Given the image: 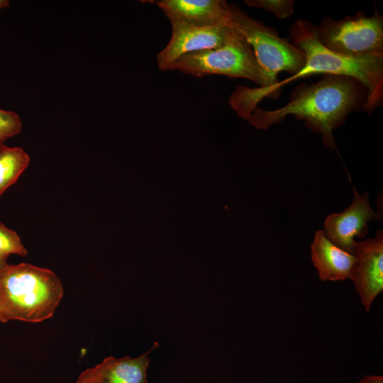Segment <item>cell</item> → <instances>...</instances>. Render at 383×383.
<instances>
[{
    "mask_svg": "<svg viewBox=\"0 0 383 383\" xmlns=\"http://www.w3.org/2000/svg\"><path fill=\"white\" fill-rule=\"evenodd\" d=\"M3 266H4V265H0V267H3Z\"/></svg>",
    "mask_w": 383,
    "mask_h": 383,
    "instance_id": "20",
    "label": "cell"
},
{
    "mask_svg": "<svg viewBox=\"0 0 383 383\" xmlns=\"http://www.w3.org/2000/svg\"><path fill=\"white\" fill-rule=\"evenodd\" d=\"M351 204L343 211L332 213L324 222L323 233L333 244L354 255L355 238H365L369 231L367 223L379 220L369 202V195L365 192L360 195L353 187Z\"/></svg>",
    "mask_w": 383,
    "mask_h": 383,
    "instance_id": "8",
    "label": "cell"
},
{
    "mask_svg": "<svg viewBox=\"0 0 383 383\" xmlns=\"http://www.w3.org/2000/svg\"><path fill=\"white\" fill-rule=\"evenodd\" d=\"M228 25L236 30L251 46L256 59L264 71L269 89L278 82L282 72L291 76L305 65V55L289 40L279 35L273 28L248 16L235 4L227 6Z\"/></svg>",
    "mask_w": 383,
    "mask_h": 383,
    "instance_id": "4",
    "label": "cell"
},
{
    "mask_svg": "<svg viewBox=\"0 0 383 383\" xmlns=\"http://www.w3.org/2000/svg\"><path fill=\"white\" fill-rule=\"evenodd\" d=\"M22 126L18 113L0 109V142L20 133Z\"/></svg>",
    "mask_w": 383,
    "mask_h": 383,
    "instance_id": "16",
    "label": "cell"
},
{
    "mask_svg": "<svg viewBox=\"0 0 383 383\" xmlns=\"http://www.w3.org/2000/svg\"><path fill=\"white\" fill-rule=\"evenodd\" d=\"M358 383H383V377L380 375H367Z\"/></svg>",
    "mask_w": 383,
    "mask_h": 383,
    "instance_id": "17",
    "label": "cell"
},
{
    "mask_svg": "<svg viewBox=\"0 0 383 383\" xmlns=\"http://www.w3.org/2000/svg\"><path fill=\"white\" fill-rule=\"evenodd\" d=\"M356 257L351 279L367 312L383 290V233L378 231L374 238L355 241Z\"/></svg>",
    "mask_w": 383,
    "mask_h": 383,
    "instance_id": "9",
    "label": "cell"
},
{
    "mask_svg": "<svg viewBox=\"0 0 383 383\" xmlns=\"http://www.w3.org/2000/svg\"><path fill=\"white\" fill-rule=\"evenodd\" d=\"M235 30L228 25L193 26L172 25V35L166 46L157 53L160 70H168L179 57L191 52L223 46Z\"/></svg>",
    "mask_w": 383,
    "mask_h": 383,
    "instance_id": "7",
    "label": "cell"
},
{
    "mask_svg": "<svg viewBox=\"0 0 383 383\" xmlns=\"http://www.w3.org/2000/svg\"><path fill=\"white\" fill-rule=\"evenodd\" d=\"M0 321H1V322L2 321H1V315H0Z\"/></svg>",
    "mask_w": 383,
    "mask_h": 383,
    "instance_id": "19",
    "label": "cell"
},
{
    "mask_svg": "<svg viewBox=\"0 0 383 383\" xmlns=\"http://www.w3.org/2000/svg\"><path fill=\"white\" fill-rule=\"evenodd\" d=\"M311 257L323 281L351 279L356 257L330 241L322 231H318L311 248Z\"/></svg>",
    "mask_w": 383,
    "mask_h": 383,
    "instance_id": "12",
    "label": "cell"
},
{
    "mask_svg": "<svg viewBox=\"0 0 383 383\" xmlns=\"http://www.w3.org/2000/svg\"><path fill=\"white\" fill-rule=\"evenodd\" d=\"M157 346L156 343L151 350L137 357H105L94 367L84 370L76 383H147L149 354Z\"/></svg>",
    "mask_w": 383,
    "mask_h": 383,
    "instance_id": "11",
    "label": "cell"
},
{
    "mask_svg": "<svg viewBox=\"0 0 383 383\" xmlns=\"http://www.w3.org/2000/svg\"><path fill=\"white\" fill-rule=\"evenodd\" d=\"M244 2L250 7L270 11L279 19L287 18L294 13V0H245Z\"/></svg>",
    "mask_w": 383,
    "mask_h": 383,
    "instance_id": "15",
    "label": "cell"
},
{
    "mask_svg": "<svg viewBox=\"0 0 383 383\" xmlns=\"http://www.w3.org/2000/svg\"><path fill=\"white\" fill-rule=\"evenodd\" d=\"M155 3L171 25H228V3L223 0H160Z\"/></svg>",
    "mask_w": 383,
    "mask_h": 383,
    "instance_id": "10",
    "label": "cell"
},
{
    "mask_svg": "<svg viewBox=\"0 0 383 383\" xmlns=\"http://www.w3.org/2000/svg\"><path fill=\"white\" fill-rule=\"evenodd\" d=\"M368 96L366 87L355 78L323 74L314 83L296 86L283 106L274 110L257 106L246 119L256 128L267 129L292 115L320 133L328 148L336 149L333 131L341 126L350 113H367Z\"/></svg>",
    "mask_w": 383,
    "mask_h": 383,
    "instance_id": "2",
    "label": "cell"
},
{
    "mask_svg": "<svg viewBox=\"0 0 383 383\" xmlns=\"http://www.w3.org/2000/svg\"><path fill=\"white\" fill-rule=\"evenodd\" d=\"M168 70H179L195 77L220 74L243 78L260 87L268 84L251 46L236 30L223 46L186 54L176 60Z\"/></svg>",
    "mask_w": 383,
    "mask_h": 383,
    "instance_id": "5",
    "label": "cell"
},
{
    "mask_svg": "<svg viewBox=\"0 0 383 383\" xmlns=\"http://www.w3.org/2000/svg\"><path fill=\"white\" fill-rule=\"evenodd\" d=\"M12 254L25 257L28 251L17 233L0 222V265H6L7 257Z\"/></svg>",
    "mask_w": 383,
    "mask_h": 383,
    "instance_id": "14",
    "label": "cell"
},
{
    "mask_svg": "<svg viewBox=\"0 0 383 383\" xmlns=\"http://www.w3.org/2000/svg\"><path fill=\"white\" fill-rule=\"evenodd\" d=\"M64 295L59 277L52 270L28 263L0 267L1 322L40 323L52 317Z\"/></svg>",
    "mask_w": 383,
    "mask_h": 383,
    "instance_id": "3",
    "label": "cell"
},
{
    "mask_svg": "<svg viewBox=\"0 0 383 383\" xmlns=\"http://www.w3.org/2000/svg\"><path fill=\"white\" fill-rule=\"evenodd\" d=\"M9 4V1L6 0H0V9L7 7Z\"/></svg>",
    "mask_w": 383,
    "mask_h": 383,
    "instance_id": "18",
    "label": "cell"
},
{
    "mask_svg": "<svg viewBox=\"0 0 383 383\" xmlns=\"http://www.w3.org/2000/svg\"><path fill=\"white\" fill-rule=\"evenodd\" d=\"M288 38L304 52V66L296 74L278 81L269 89L238 86L230 96L229 104L239 116L246 119L264 98L276 99L284 86L317 74L345 75L357 79L368 91V114L382 105L383 55L350 57L334 52L321 44L316 26L303 18L290 26Z\"/></svg>",
    "mask_w": 383,
    "mask_h": 383,
    "instance_id": "1",
    "label": "cell"
},
{
    "mask_svg": "<svg viewBox=\"0 0 383 383\" xmlns=\"http://www.w3.org/2000/svg\"><path fill=\"white\" fill-rule=\"evenodd\" d=\"M316 30L321 44L334 52L350 57L383 55V16L375 4L370 16L364 11L340 20L327 16Z\"/></svg>",
    "mask_w": 383,
    "mask_h": 383,
    "instance_id": "6",
    "label": "cell"
},
{
    "mask_svg": "<svg viewBox=\"0 0 383 383\" xmlns=\"http://www.w3.org/2000/svg\"><path fill=\"white\" fill-rule=\"evenodd\" d=\"M30 156L21 147L0 142V196L16 183L30 163Z\"/></svg>",
    "mask_w": 383,
    "mask_h": 383,
    "instance_id": "13",
    "label": "cell"
}]
</instances>
